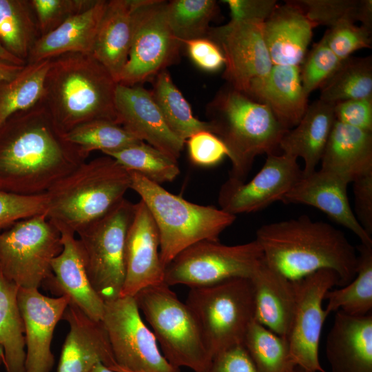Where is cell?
Here are the masks:
<instances>
[{
	"label": "cell",
	"mask_w": 372,
	"mask_h": 372,
	"mask_svg": "<svg viewBox=\"0 0 372 372\" xmlns=\"http://www.w3.org/2000/svg\"><path fill=\"white\" fill-rule=\"evenodd\" d=\"M3 350L1 347H0V364L3 362Z\"/></svg>",
	"instance_id": "57"
},
{
	"label": "cell",
	"mask_w": 372,
	"mask_h": 372,
	"mask_svg": "<svg viewBox=\"0 0 372 372\" xmlns=\"http://www.w3.org/2000/svg\"><path fill=\"white\" fill-rule=\"evenodd\" d=\"M161 0H132V38L127 62L118 83L141 85L154 79L178 57L180 43L166 18Z\"/></svg>",
	"instance_id": "12"
},
{
	"label": "cell",
	"mask_w": 372,
	"mask_h": 372,
	"mask_svg": "<svg viewBox=\"0 0 372 372\" xmlns=\"http://www.w3.org/2000/svg\"><path fill=\"white\" fill-rule=\"evenodd\" d=\"M296 305L287 342L296 366L310 371L325 372L319 361V344L323 324L327 317L322 308L326 293L339 285L338 275L321 269L293 281Z\"/></svg>",
	"instance_id": "14"
},
{
	"label": "cell",
	"mask_w": 372,
	"mask_h": 372,
	"mask_svg": "<svg viewBox=\"0 0 372 372\" xmlns=\"http://www.w3.org/2000/svg\"><path fill=\"white\" fill-rule=\"evenodd\" d=\"M185 143H187L191 162L196 165L214 166L229 154L224 143L210 131L198 132L188 138Z\"/></svg>",
	"instance_id": "46"
},
{
	"label": "cell",
	"mask_w": 372,
	"mask_h": 372,
	"mask_svg": "<svg viewBox=\"0 0 372 372\" xmlns=\"http://www.w3.org/2000/svg\"><path fill=\"white\" fill-rule=\"evenodd\" d=\"M320 88L319 99L329 103L371 98V56H350L342 61L339 67Z\"/></svg>",
	"instance_id": "36"
},
{
	"label": "cell",
	"mask_w": 372,
	"mask_h": 372,
	"mask_svg": "<svg viewBox=\"0 0 372 372\" xmlns=\"http://www.w3.org/2000/svg\"><path fill=\"white\" fill-rule=\"evenodd\" d=\"M115 110L117 124L139 141L147 142L177 161L185 142L168 127L150 91L141 85L118 83Z\"/></svg>",
	"instance_id": "18"
},
{
	"label": "cell",
	"mask_w": 372,
	"mask_h": 372,
	"mask_svg": "<svg viewBox=\"0 0 372 372\" xmlns=\"http://www.w3.org/2000/svg\"><path fill=\"white\" fill-rule=\"evenodd\" d=\"M316 27L294 0L278 3L262 24L272 64L300 66Z\"/></svg>",
	"instance_id": "23"
},
{
	"label": "cell",
	"mask_w": 372,
	"mask_h": 372,
	"mask_svg": "<svg viewBox=\"0 0 372 372\" xmlns=\"http://www.w3.org/2000/svg\"><path fill=\"white\" fill-rule=\"evenodd\" d=\"M57 229L61 233L63 249L52 260V277L46 282L54 294L68 297L70 302L87 316L101 322L105 302L89 280L76 234L64 228Z\"/></svg>",
	"instance_id": "22"
},
{
	"label": "cell",
	"mask_w": 372,
	"mask_h": 372,
	"mask_svg": "<svg viewBox=\"0 0 372 372\" xmlns=\"http://www.w3.org/2000/svg\"><path fill=\"white\" fill-rule=\"evenodd\" d=\"M19 289L0 272V347L6 372H25V325L18 304Z\"/></svg>",
	"instance_id": "31"
},
{
	"label": "cell",
	"mask_w": 372,
	"mask_h": 372,
	"mask_svg": "<svg viewBox=\"0 0 372 372\" xmlns=\"http://www.w3.org/2000/svg\"><path fill=\"white\" fill-rule=\"evenodd\" d=\"M320 161V169L349 183L371 174L372 132L335 121Z\"/></svg>",
	"instance_id": "29"
},
{
	"label": "cell",
	"mask_w": 372,
	"mask_h": 372,
	"mask_svg": "<svg viewBox=\"0 0 372 372\" xmlns=\"http://www.w3.org/2000/svg\"><path fill=\"white\" fill-rule=\"evenodd\" d=\"M129 172V171H128ZM130 189L146 205L158 229L160 257L165 267L182 251L202 241H219L236 216L220 208L191 203L135 172Z\"/></svg>",
	"instance_id": "6"
},
{
	"label": "cell",
	"mask_w": 372,
	"mask_h": 372,
	"mask_svg": "<svg viewBox=\"0 0 372 372\" xmlns=\"http://www.w3.org/2000/svg\"><path fill=\"white\" fill-rule=\"evenodd\" d=\"M293 372H315V371H310L306 370L304 369H302L300 366H296Z\"/></svg>",
	"instance_id": "56"
},
{
	"label": "cell",
	"mask_w": 372,
	"mask_h": 372,
	"mask_svg": "<svg viewBox=\"0 0 372 372\" xmlns=\"http://www.w3.org/2000/svg\"><path fill=\"white\" fill-rule=\"evenodd\" d=\"M334 114L340 123L372 132V97L337 103Z\"/></svg>",
	"instance_id": "47"
},
{
	"label": "cell",
	"mask_w": 372,
	"mask_h": 372,
	"mask_svg": "<svg viewBox=\"0 0 372 372\" xmlns=\"http://www.w3.org/2000/svg\"><path fill=\"white\" fill-rule=\"evenodd\" d=\"M40 37L30 1L0 0V42L10 54L27 63Z\"/></svg>",
	"instance_id": "33"
},
{
	"label": "cell",
	"mask_w": 372,
	"mask_h": 372,
	"mask_svg": "<svg viewBox=\"0 0 372 372\" xmlns=\"http://www.w3.org/2000/svg\"><path fill=\"white\" fill-rule=\"evenodd\" d=\"M340 60L322 38L307 52L300 65V76L308 95L320 88L340 65Z\"/></svg>",
	"instance_id": "42"
},
{
	"label": "cell",
	"mask_w": 372,
	"mask_h": 372,
	"mask_svg": "<svg viewBox=\"0 0 372 372\" xmlns=\"http://www.w3.org/2000/svg\"><path fill=\"white\" fill-rule=\"evenodd\" d=\"M263 259L256 239L236 245L202 240L182 251L166 266L164 282L169 287L184 285L192 288L251 278Z\"/></svg>",
	"instance_id": "11"
},
{
	"label": "cell",
	"mask_w": 372,
	"mask_h": 372,
	"mask_svg": "<svg viewBox=\"0 0 372 372\" xmlns=\"http://www.w3.org/2000/svg\"><path fill=\"white\" fill-rule=\"evenodd\" d=\"M130 185L129 172L111 156L85 161L46 193L47 216L76 234L122 200Z\"/></svg>",
	"instance_id": "5"
},
{
	"label": "cell",
	"mask_w": 372,
	"mask_h": 372,
	"mask_svg": "<svg viewBox=\"0 0 372 372\" xmlns=\"http://www.w3.org/2000/svg\"><path fill=\"white\" fill-rule=\"evenodd\" d=\"M243 346L259 372H293L287 340L253 320Z\"/></svg>",
	"instance_id": "37"
},
{
	"label": "cell",
	"mask_w": 372,
	"mask_h": 372,
	"mask_svg": "<svg viewBox=\"0 0 372 372\" xmlns=\"http://www.w3.org/2000/svg\"><path fill=\"white\" fill-rule=\"evenodd\" d=\"M349 183L341 176L320 169L308 174H302L281 201L314 207L353 232L362 245L372 246L371 236L361 226L350 205Z\"/></svg>",
	"instance_id": "20"
},
{
	"label": "cell",
	"mask_w": 372,
	"mask_h": 372,
	"mask_svg": "<svg viewBox=\"0 0 372 372\" xmlns=\"http://www.w3.org/2000/svg\"><path fill=\"white\" fill-rule=\"evenodd\" d=\"M111 369H112L113 371L116 372H134V371H131L127 369H125L123 367H121L118 366L117 364H115L113 367L111 368Z\"/></svg>",
	"instance_id": "55"
},
{
	"label": "cell",
	"mask_w": 372,
	"mask_h": 372,
	"mask_svg": "<svg viewBox=\"0 0 372 372\" xmlns=\"http://www.w3.org/2000/svg\"><path fill=\"white\" fill-rule=\"evenodd\" d=\"M90 372H116L104 365L101 362L97 363L90 371Z\"/></svg>",
	"instance_id": "54"
},
{
	"label": "cell",
	"mask_w": 372,
	"mask_h": 372,
	"mask_svg": "<svg viewBox=\"0 0 372 372\" xmlns=\"http://www.w3.org/2000/svg\"><path fill=\"white\" fill-rule=\"evenodd\" d=\"M96 0H31L40 35L43 36L70 17L90 8Z\"/></svg>",
	"instance_id": "44"
},
{
	"label": "cell",
	"mask_w": 372,
	"mask_h": 372,
	"mask_svg": "<svg viewBox=\"0 0 372 372\" xmlns=\"http://www.w3.org/2000/svg\"><path fill=\"white\" fill-rule=\"evenodd\" d=\"M124 261L125 280L120 296L134 297L145 288L165 283L158 229L141 200L134 204L125 238Z\"/></svg>",
	"instance_id": "17"
},
{
	"label": "cell",
	"mask_w": 372,
	"mask_h": 372,
	"mask_svg": "<svg viewBox=\"0 0 372 372\" xmlns=\"http://www.w3.org/2000/svg\"><path fill=\"white\" fill-rule=\"evenodd\" d=\"M152 97L167 125L180 140H186L194 134L203 130L212 132L209 121L196 118L181 92L173 83L169 74L163 70L154 79Z\"/></svg>",
	"instance_id": "32"
},
{
	"label": "cell",
	"mask_w": 372,
	"mask_h": 372,
	"mask_svg": "<svg viewBox=\"0 0 372 372\" xmlns=\"http://www.w3.org/2000/svg\"><path fill=\"white\" fill-rule=\"evenodd\" d=\"M132 8V0L107 1L92 52L118 83L131 46Z\"/></svg>",
	"instance_id": "30"
},
{
	"label": "cell",
	"mask_w": 372,
	"mask_h": 372,
	"mask_svg": "<svg viewBox=\"0 0 372 372\" xmlns=\"http://www.w3.org/2000/svg\"><path fill=\"white\" fill-rule=\"evenodd\" d=\"M63 319L70 330L63 345L57 372H90L99 362L116 364L101 322H96L69 302Z\"/></svg>",
	"instance_id": "21"
},
{
	"label": "cell",
	"mask_w": 372,
	"mask_h": 372,
	"mask_svg": "<svg viewBox=\"0 0 372 372\" xmlns=\"http://www.w3.org/2000/svg\"><path fill=\"white\" fill-rule=\"evenodd\" d=\"M185 303L198 325L211 360L232 347L243 344L254 318L250 278H233L192 287Z\"/></svg>",
	"instance_id": "7"
},
{
	"label": "cell",
	"mask_w": 372,
	"mask_h": 372,
	"mask_svg": "<svg viewBox=\"0 0 372 372\" xmlns=\"http://www.w3.org/2000/svg\"><path fill=\"white\" fill-rule=\"evenodd\" d=\"M17 300L25 325V372H50L54 364L51 351L54 331L70 300L65 296L49 297L38 289L22 287Z\"/></svg>",
	"instance_id": "19"
},
{
	"label": "cell",
	"mask_w": 372,
	"mask_h": 372,
	"mask_svg": "<svg viewBox=\"0 0 372 372\" xmlns=\"http://www.w3.org/2000/svg\"><path fill=\"white\" fill-rule=\"evenodd\" d=\"M297 160L283 153L267 154L262 167L247 183L229 178L219 192L220 209L236 216L281 201L302 176Z\"/></svg>",
	"instance_id": "16"
},
{
	"label": "cell",
	"mask_w": 372,
	"mask_h": 372,
	"mask_svg": "<svg viewBox=\"0 0 372 372\" xmlns=\"http://www.w3.org/2000/svg\"><path fill=\"white\" fill-rule=\"evenodd\" d=\"M25 65H15L0 60V82L14 78Z\"/></svg>",
	"instance_id": "52"
},
{
	"label": "cell",
	"mask_w": 372,
	"mask_h": 372,
	"mask_svg": "<svg viewBox=\"0 0 372 372\" xmlns=\"http://www.w3.org/2000/svg\"><path fill=\"white\" fill-rule=\"evenodd\" d=\"M63 249L59 230L46 213L0 229V272L19 287H39L52 277L51 263Z\"/></svg>",
	"instance_id": "9"
},
{
	"label": "cell",
	"mask_w": 372,
	"mask_h": 372,
	"mask_svg": "<svg viewBox=\"0 0 372 372\" xmlns=\"http://www.w3.org/2000/svg\"><path fill=\"white\" fill-rule=\"evenodd\" d=\"M250 280L254 289V320L287 339L296 305L293 282L269 267L264 259Z\"/></svg>",
	"instance_id": "26"
},
{
	"label": "cell",
	"mask_w": 372,
	"mask_h": 372,
	"mask_svg": "<svg viewBox=\"0 0 372 372\" xmlns=\"http://www.w3.org/2000/svg\"><path fill=\"white\" fill-rule=\"evenodd\" d=\"M0 60L19 65H25L26 63L10 54L0 42Z\"/></svg>",
	"instance_id": "53"
},
{
	"label": "cell",
	"mask_w": 372,
	"mask_h": 372,
	"mask_svg": "<svg viewBox=\"0 0 372 372\" xmlns=\"http://www.w3.org/2000/svg\"><path fill=\"white\" fill-rule=\"evenodd\" d=\"M358 265L355 278L341 289L329 290L325 312L328 316L341 310L353 316L371 313L372 309V246L361 244L358 247Z\"/></svg>",
	"instance_id": "35"
},
{
	"label": "cell",
	"mask_w": 372,
	"mask_h": 372,
	"mask_svg": "<svg viewBox=\"0 0 372 372\" xmlns=\"http://www.w3.org/2000/svg\"><path fill=\"white\" fill-rule=\"evenodd\" d=\"M117 85L91 53H66L50 59L43 103L63 134L92 121L116 123Z\"/></svg>",
	"instance_id": "3"
},
{
	"label": "cell",
	"mask_w": 372,
	"mask_h": 372,
	"mask_svg": "<svg viewBox=\"0 0 372 372\" xmlns=\"http://www.w3.org/2000/svg\"><path fill=\"white\" fill-rule=\"evenodd\" d=\"M48 205L46 193L27 196L0 189V229L18 220L46 213Z\"/></svg>",
	"instance_id": "45"
},
{
	"label": "cell",
	"mask_w": 372,
	"mask_h": 372,
	"mask_svg": "<svg viewBox=\"0 0 372 372\" xmlns=\"http://www.w3.org/2000/svg\"><path fill=\"white\" fill-rule=\"evenodd\" d=\"M207 113L212 132L227 148L232 179L245 181L255 158L274 154L288 131L266 105L228 84L209 103Z\"/></svg>",
	"instance_id": "4"
},
{
	"label": "cell",
	"mask_w": 372,
	"mask_h": 372,
	"mask_svg": "<svg viewBox=\"0 0 372 372\" xmlns=\"http://www.w3.org/2000/svg\"><path fill=\"white\" fill-rule=\"evenodd\" d=\"M64 136L85 159L94 150H100L105 154L141 141L116 123L107 120L85 123Z\"/></svg>",
	"instance_id": "40"
},
{
	"label": "cell",
	"mask_w": 372,
	"mask_h": 372,
	"mask_svg": "<svg viewBox=\"0 0 372 372\" xmlns=\"http://www.w3.org/2000/svg\"><path fill=\"white\" fill-rule=\"evenodd\" d=\"M50 59L27 63L13 79L0 82V127L13 114L43 103Z\"/></svg>",
	"instance_id": "34"
},
{
	"label": "cell",
	"mask_w": 372,
	"mask_h": 372,
	"mask_svg": "<svg viewBox=\"0 0 372 372\" xmlns=\"http://www.w3.org/2000/svg\"><path fill=\"white\" fill-rule=\"evenodd\" d=\"M105 155L115 159L127 171L138 173L159 185L173 181L180 173L176 160L143 141Z\"/></svg>",
	"instance_id": "39"
},
{
	"label": "cell",
	"mask_w": 372,
	"mask_h": 372,
	"mask_svg": "<svg viewBox=\"0 0 372 372\" xmlns=\"http://www.w3.org/2000/svg\"><path fill=\"white\" fill-rule=\"evenodd\" d=\"M334 105L320 99L309 105L300 122L288 130L279 143L283 154L302 158V174L316 170L335 122Z\"/></svg>",
	"instance_id": "28"
},
{
	"label": "cell",
	"mask_w": 372,
	"mask_h": 372,
	"mask_svg": "<svg viewBox=\"0 0 372 372\" xmlns=\"http://www.w3.org/2000/svg\"><path fill=\"white\" fill-rule=\"evenodd\" d=\"M134 204L125 198L76 234L89 280L100 298L120 296L125 280L124 249Z\"/></svg>",
	"instance_id": "10"
},
{
	"label": "cell",
	"mask_w": 372,
	"mask_h": 372,
	"mask_svg": "<svg viewBox=\"0 0 372 372\" xmlns=\"http://www.w3.org/2000/svg\"><path fill=\"white\" fill-rule=\"evenodd\" d=\"M107 4V1L96 0L90 8L70 17L49 33L40 37L30 52L27 63L51 59L66 53L92 54Z\"/></svg>",
	"instance_id": "27"
},
{
	"label": "cell",
	"mask_w": 372,
	"mask_h": 372,
	"mask_svg": "<svg viewBox=\"0 0 372 372\" xmlns=\"http://www.w3.org/2000/svg\"><path fill=\"white\" fill-rule=\"evenodd\" d=\"M355 217L369 236H372V173L353 182Z\"/></svg>",
	"instance_id": "51"
},
{
	"label": "cell",
	"mask_w": 372,
	"mask_h": 372,
	"mask_svg": "<svg viewBox=\"0 0 372 372\" xmlns=\"http://www.w3.org/2000/svg\"><path fill=\"white\" fill-rule=\"evenodd\" d=\"M101 323L116 364L134 372H180L163 355L154 334L144 323L134 297L105 302Z\"/></svg>",
	"instance_id": "13"
},
{
	"label": "cell",
	"mask_w": 372,
	"mask_h": 372,
	"mask_svg": "<svg viewBox=\"0 0 372 372\" xmlns=\"http://www.w3.org/2000/svg\"><path fill=\"white\" fill-rule=\"evenodd\" d=\"M371 31L353 22L343 21L328 28L322 38L333 54L343 61L356 50L371 48Z\"/></svg>",
	"instance_id": "43"
},
{
	"label": "cell",
	"mask_w": 372,
	"mask_h": 372,
	"mask_svg": "<svg viewBox=\"0 0 372 372\" xmlns=\"http://www.w3.org/2000/svg\"><path fill=\"white\" fill-rule=\"evenodd\" d=\"M245 94L266 105L288 130L300 122L309 106V95L301 83L300 66L273 65L265 76L250 83Z\"/></svg>",
	"instance_id": "24"
},
{
	"label": "cell",
	"mask_w": 372,
	"mask_h": 372,
	"mask_svg": "<svg viewBox=\"0 0 372 372\" xmlns=\"http://www.w3.org/2000/svg\"><path fill=\"white\" fill-rule=\"evenodd\" d=\"M263 22L231 21L211 27L207 37L225 58L223 78L227 84L246 94L250 83L271 70V61L262 32Z\"/></svg>",
	"instance_id": "15"
},
{
	"label": "cell",
	"mask_w": 372,
	"mask_h": 372,
	"mask_svg": "<svg viewBox=\"0 0 372 372\" xmlns=\"http://www.w3.org/2000/svg\"><path fill=\"white\" fill-rule=\"evenodd\" d=\"M134 297L168 362L179 369L204 370L211 358L198 325L170 287L165 283L149 287Z\"/></svg>",
	"instance_id": "8"
},
{
	"label": "cell",
	"mask_w": 372,
	"mask_h": 372,
	"mask_svg": "<svg viewBox=\"0 0 372 372\" xmlns=\"http://www.w3.org/2000/svg\"><path fill=\"white\" fill-rule=\"evenodd\" d=\"M316 26L329 28L343 21H360L372 30L371 0H294Z\"/></svg>",
	"instance_id": "41"
},
{
	"label": "cell",
	"mask_w": 372,
	"mask_h": 372,
	"mask_svg": "<svg viewBox=\"0 0 372 372\" xmlns=\"http://www.w3.org/2000/svg\"><path fill=\"white\" fill-rule=\"evenodd\" d=\"M192 60L201 69L214 72L225 65V58L219 47L207 37L185 41Z\"/></svg>",
	"instance_id": "49"
},
{
	"label": "cell",
	"mask_w": 372,
	"mask_h": 372,
	"mask_svg": "<svg viewBox=\"0 0 372 372\" xmlns=\"http://www.w3.org/2000/svg\"><path fill=\"white\" fill-rule=\"evenodd\" d=\"M200 372H259L243 344L232 347L214 356Z\"/></svg>",
	"instance_id": "48"
},
{
	"label": "cell",
	"mask_w": 372,
	"mask_h": 372,
	"mask_svg": "<svg viewBox=\"0 0 372 372\" xmlns=\"http://www.w3.org/2000/svg\"><path fill=\"white\" fill-rule=\"evenodd\" d=\"M332 372H372V314L337 311L326 341Z\"/></svg>",
	"instance_id": "25"
},
{
	"label": "cell",
	"mask_w": 372,
	"mask_h": 372,
	"mask_svg": "<svg viewBox=\"0 0 372 372\" xmlns=\"http://www.w3.org/2000/svg\"><path fill=\"white\" fill-rule=\"evenodd\" d=\"M231 21L264 22L278 3L276 0H223Z\"/></svg>",
	"instance_id": "50"
},
{
	"label": "cell",
	"mask_w": 372,
	"mask_h": 372,
	"mask_svg": "<svg viewBox=\"0 0 372 372\" xmlns=\"http://www.w3.org/2000/svg\"><path fill=\"white\" fill-rule=\"evenodd\" d=\"M213 0H173L166 3V18L174 37L185 41L207 37L209 23L219 12Z\"/></svg>",
	"instance_id": "38"
},
{
	"label": "cell",
	"mask_w": 372,
	"mask_h": 372,
	"mask_svg": "<svg viewBox=\"0 0 372 372\" xmlns=\"http://www.w3.org/2000/svg\"><path fill=\"white\" fill-rule=\"evenodd\" d=\"M256 240L265 262L290 280L331 269L345 286L355 276L358 256L344 233L307 216L262 225Z\"/></svg>",
	"instance_id": "2"
},
{
	"label": "cell",
	"mask_w": 372,
	"mask_h": 372,
	"mask_svg": "<svg viewBox=\"0 0 372 372\" xmlns=\"http://www.w3.org/2000/svg\"><path fill=\"white\" fill-rule=\"evenodd\" d=\"M64 134L43 103L8 118L0 127V189L45 194L86 161Z\"/></svg>",
	"instance_id": "1"
}]
</instances>
